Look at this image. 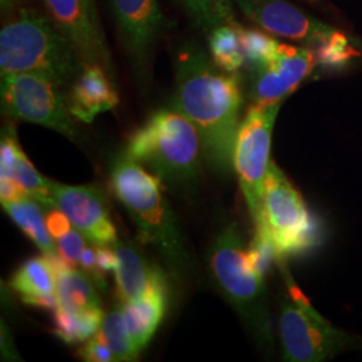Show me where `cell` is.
Returning <instances> with one entry per match:
<instances>
[{"label": "cell", "mask_w": 362, "mask_h": 362, "mask_svg": "<svg viewBox=\"0 0 362 362\" xmlns=\"http://www.w3.org/2000/svg\"><path fill=\"white\" fill-rule=\"evenodd\" d=\"M209 59L203 49L187 45L176 55L173 107L199 132L208 164L221 173L233 170V148L240 127L239 78Z\"/></svg>", "instance_id": "1"}, {"label": "cell", "mask_w": 362, "mask_h": 362, "mask_svg": "<svg viewBox=\"0 0 362 362\" xmlns=\"http://www.w3.org/2000/svg\"><path fill=\"white\" fill-rule=\"evenodd\" d=\"M110 185L137 226L141 240L156 247L176 276L188 272L189 257L177 218L163 192V181L124 153L113 163Z\"/></svg>", "instance_id": "2"}, {"label": "cell", "mask_w": 362, "mask_h": 362, "mask_svg": "<svg viewBox=\"0 0 362 362\" xmlns=\"http://www.w3.org/2000/svg\"><path fill=\"white\" fill-rule=\"evenodd\" d=\"M88 65L73 42L50 18L23 8L0 31V73H34L62 88Z\"/></svg>", "instance_id": "3"}, {"label": "cell", "mask_w": 362, "mask_h": 362, "mask_svg": "<svg viewBox=\"0 0 362 362\" xmlns=\"http://www.w3.org/2000/svg\"><path fill=\"white\" fill-rule=\"evenodd\" d=\"M202 149L196 127L173 107L149 117L130 137L125 153L172 189L189 192L199 180Z\"/></svg>", "instance_id": "4"}, {"label": "cell", "mask_w": 362, "mask_h": 362, "mask_svg": "<svg viewBox=\"0 0 362 362\" xmlns=\"http://www.w3.org/2000/svg\"><path fill=\"white\" fill-rule=\"evenodd\" d=\"M209 266L220 291L264 345L272 344L270 313L264 278L254 267L235 223L215 238Z\"/></svg>", "instance_id": "5"}, {"label": "cell", "mask_w": 362, "mask_h": 362, "mask_svg": "<svg viewBox=\"0 0 362 362\" xmlns=\"http://www.w3.org/2000/svg\"><path fill=\"white\" fill-rule=\"evenodd\" d=\"M276 264L285 279L279 299V337L286 361L321 362L358 345L354 337L337 329L314 309L309 298L294 282L285 260Z\"/></svg>", "instance_id": "6"}, {"label": "cell", "mask_w": 362, "mask_h": 362, "mask_svg": "<svg viewBox=\"0 0 362 362\" xmlns=\"http://www.w3.org/2000/svg\"><path fill=\"white\" fill-rule=\"evenodd\" d=\"M263 218L279 259L297 255L318 243V233L302 194L270 161L263 187Z\"/></svg>", "instance_id": "7"}, {"label": "cell", "mask_w": 362, "mask_h": 362, "mask_svg": "<svg viewBox=\"0 0 362 362\" xmlns=\"http://www.w3.org/2000/svg\"><path fill=\"white\" fill-rule=\"evenodd\" d=\"M281 105H252L240 122L235 141L233 170L254 226L263 220V187L270 164L272 129Z\"/></svg>", "instance_id": "8"}, {"label": "cell", "mask_w": 362, "mask_h": 362, "mask_svg": "<svg viewBox=\"0 0 362 362\" xmlns=\"http://www.w3.org/2000/svg\"><path fill=\"white\" fill-rule=\"evenodd\" d=\"M1 107L7 116L77 140L76 118L70 112L62 86L50 78L34 73L3 76Z\"/></svg>", "instance_id": "9"}, {"label": "cell", "mask_w": 362, "mask_h": 362, "mask_svg": "<svg viewBox=\"0 0 362 362\" xmlns=\"http://www.w3.org/2000/svg\"><path fill=\"white\" fill-rule=\"evenodd\" d=\"M57 208L61 209L73 227L94 246H113L117 230L110 218L103 191L94 185H64L50 181Z\"/></svg>", "instance_id": "10"}, {"label": "cell", "mask_w": 362, "mask_h": 362, "mask_svg": "<svg viewBox=\"0 0 362 362\" xmlns=\"http://www.w3.org/2000/svg\"><path fill=\"white\" fill-rule=\"evenodd\" d=\"M119 39L140 73L146 71L157 39L167 25L158 0H109Z\"/></svg>", "instance_id": "11"}, {"label": "cell", "mask_w": 362, "mask_h": 362, "mask_svg": "<svg viewBox=\"0 0 362 362\" xmlns=\"http://www.w3.org/2000/svg\"><path fill=\"white\" fill-rule=\"evenodd\" d=\"M315 62V54L309 49L281 43L272 62L254 71L251 85L254 104L284 103L310 74Z\"/></svg>", "instance_id": "12"}, {"label": "cell", "mask_w": 362, "mask_h": 362, "mask_svg": "<svg viewBox=\"0 0 362 362\" xmlns=\"http://www.w3.org/2000/svg\"><path fill=\"white\" fill-rule=\"evenodd\" d=\"M49 18L73 42L86 64L104 66L110 73V55L97 13L86 0H43Z\"/></svg>", "instance_id": "13"}, {"label": "cell", "mask_w": 362, "mask_h": 362, "mask_svg": "<svg viewBox=\"0 0 362 362\" xmlns=\"http://www.w3.org/2000/svg\"><path fill=\"white\" fill-rule=\"evenodd\" d=\"M250 21L284 38L318 45L334 30L286 0H233Z\"/></svg>", "instance_id": "14"}, {"label": "cell", "mask_w": 362, "mask_h": 362, "mask_svg": "<svg viewBox=\"0 0 362 362\" xmlns=\"http://www.w3.org/2000/svg\"><path fill=\"white\" fill-rule=\"evenodd\" d=\"M104 66L88 64L71 83L69 107L77 121L90 124L94 118L115 109L119 95Z\"/></svg>", "instance_id": "15"}, {"label": "cell", "mask_w": 362, "mask_h": 362, "mask_svg": "<svg viewBox=\"0 0 362 362\" xmlns=\"http://www.w3.org/2000/svg\"><path fill=\"white\" fill-rule=\"evenodd\" d=\"M167 278L163 270L157 267L143 297L122 305L132 341L139 353L149 344L161 324L167 311Z\"/></svg>", "instance_id": "16"}, {"label": "cell", "mask_w": 362, "mask_h": 362, "mask_svg": "<svg viewBox=\"0 0 362 362\" xmlns=\"http://www.w3.org/2000/svg\"><path fill=\"white\" fill-rule=\"evenodd\" d=\"M113 248L117 257V296L121 303L125 305L143 297L157 266H151L141 250L133 243L117 240Z\"/></svg>", "instance_id": "17"}, {"label": "cell", "mask_w": 362, "mask_h": 362, "mask_svg": "<svg viewBox=\"0 0 362 362\" xmlns=\"http://www.w3.org/2000/svg\"><path fill=\"white\" fill-rule=\"evenodd\" d=\"M47 258L52 260L57 274L58 305L76 310L101 308V298L95 291L97 286L86 272H78L77 267L70 266L59 254Z\"/></svg>", "instance_id": "18"}, {"label": "cell", "mask_w": 362, "mask_h": 362, "mask_svg": "<svg viewBox=\"0 0 362 362\" xmlns=\"http://www.w3.org/2000/svg\"><path fill=\"white\" fill-rule=\"evenodd\" d=\"M3 209L8 214L13 223L25 233L28 239H31L39 250L52 257L58 254L54 238L49 231L47 221L43 216L42 206L30 196H23L13 202L1 203Z\"/></svg>", "instance_id": "19"}, {"label": "cell", "mask_w": 362, "mask_h": 362, "mask_svg": "<svg viewBox=\"0 0 362 362\" xmlns=\"http://www.w3.org/2000/svg\"><path fill=\"white\" fill-rule=\"evenodd\" d=\"M11 287L25 302L30 298L57 294V274L45 254L26 260L11 279Z\"/></svg>", "instance_id": "20"}, {"label": "cell", "mask_w": 362, "mask_h": 362, "mask_svg": "<svg viewBox=\"0 0 362 362\" xmlns=\"http://www.w3.org/2000/svg\"><path fill=\"white\" fill-rule=\"evenodd\" d=\"M104 317L101 308L76 310L58 305L54 310V333L67 345H77L98 333Z\"/></svg>", "instance_id": "21"}, {"label": "cell", "mask_w": 362, "mask_h": 362, "mask_svg": "<svg viewBox=\"0 0 362 362\" xmlns=\"http://www.w3.org/2000/svg\"><path fill=\"white\" fill-rule=\"evenodd\" d=\"M208 37V49L214 64L227 73H235L245 65V55L236 25L214 28Z\"/></svg>", "instance_id": "22"}, {"label": "cell", "mask_w": 362, "mask_h": 362, "mask_svg": "<svg viewBox=\"0 0 362 362\" xmlns=\"http://www.w3.org/2000/svg\"><path fill=\"white\" fill-rule=\"evenodd\" d=\"M189 15L196 27L204 34L223 25H236L233 0H173Z\"/></svg>", "instance_id": "23"}, {"label": "cell", "mask_w": 362, "mask_h": 362, "mask_svg": "<svg viewBox=\"0 0 362 362\" xmlns=\"http://www.w3.org/2000/svg\"><path fill=\"white\" fill-rule=\"evenodd\" d=\"M97 336L112 350L116 361L137 360L140 353L134 348V344L132 341L122 308H116L105 314Z\"/></svg>", "instance_id": "24"}, {"label": "cell", "mask_w": 362, "mask_h": 362, "mask_svg": "<svg viewBox=\"0 0 362 362\" xmlns=\"http://www.w3.org/2000/svg\"><path fill=\"white\" fill-rule=\"evenodd\" d=\"M238 34L245 55V65L248 66L252 73L270 64L281 45L275 39L254 28L238 25Z\"/></svg>", "instance_id": "25"}, {"label": "cell", "mask_w": 362, "mask_h": 362, "mask_svg": "<svg viewBox=\"0 0 362 362\" xmlns=\"http://www.w3.org/2000/svg\"><path fill=\"white\" fill-rule=\"evenodd\" d=\"M15 179L21 184L27 196L33 197L45 209L57 208L55 200L50 189V181L43 179L37 169L27 158L23 151L18 149L15 160Z\"/></svg>", "instance_id": "26"}, {"label": "cell", "mask_w": 362, "mask_h": 362, "mask_svg": "<svg viewBox=\"0 0 362 362\" xmlns=\"http://www.w3.org/2000/svg\"><path fill=\"white\" fill-rule=\"evenodd\" d=\"M357 55L358 52L353 49L348 38L336 30L317 45L315 52V58L318 64L326 67L345 66L351 58Z\"/></svg>", "instance_id": "27"}, {"label": "cell", "mask_w": 362, "mask_h": 362, "mask_svg": "<svg viewBox=\"0 0 362 362\" xmlns=\"http://www.w3.org/2000/svg\"><path fill=\"white\" fill-rule=\"evenodd\" d=\"M86 240L88 239L79 233L77 228L71 227L67 233L55 239L58 254L65 259L70 266L78 269L82 252L86 248Z\"/></svg>", "instance_id": "28"}, {"label": "cell", "mask_w": 362, "mask_h": 362, "mask_svg": "<svg viewBox=\"0 0 362 362\" xmlns=\"http://www.w3.org/2000/svg\"><path fill=\"white\" fill-rule=\"evenodd\" d=\"M78 357L86 362H112L116 361L115 354L100 337L93 336L88 342L78 350Z\"/></svg>", "instance_id": "29"}, {"label": "cell", "mask_w": 362, "mask_h": 362, "mask_svg": "<svg viewBox=\"0 0 362 362\" xmlns=\"http://www.w3.org/2000/svg\"><path fill=\"white\" fill-rule=\"evenodd\" d=\"M46 221H47V227H49V231L52 233L54 240L57 238L62 236L64 233H67L73 227L71 221L58 208L50 209V212H49V215L46 218Z\"/></svg>", "instance_id": "30"}, {"label": "cell", "mask_w": 362, "mask_h": 362, "mask_svg": "<svg viewBox=\"0 0 362 362\" xmlns=\"http://www.w3.org/2000/svg\"><path fill=\"white\" fill-rule=\"evenodd\" d=\"M26 196V192L21 187L16 179H0V199L1 203L13 202Z\"/></svg>", "instance_id": "31"}, {"label": "cell", "mask_w": 362, "mask_h": 362, "mask_svg": "<svg viewBox=\"0 0 362 362\" xmlns=\"http://www.w3.org/2000/svg\"><path fill=\"white\" fill-rule=\"evenodd\" d=\"M98 266L104 272H115L117 266V257L115 248L109 246H95Z\"/></svg>", "instance_id": "32"}, {"label": "cell", "mask_w": 362, "mask_h": 362, "mask_svg": "<svg viewBox=\"0 0 362 362\" xmlns=\"http://www.w3.org/2000/svg\"><path fill=\"white\" fill-rule=\"evenodd\" d=\"M86 1H88L89 7H90L91 11H93V13H97V10H95V3H94V0H86Z\"/></svg>", "instance_id": "33"}, {"label": "cell", "mask_w": 362, "mask_h": 362, "mask_svg": "<svg viewBox=\"0 0 362 362\" xmlns=\"http://www.w3.org/2000/svg\"><path fill=\"white\" fill-rule=\"evenodd\" d=\"M8 1H10V0H1V3H3V6H6V4H8Z\"/></svg>", "instance_id": "34"}]
</instances>
